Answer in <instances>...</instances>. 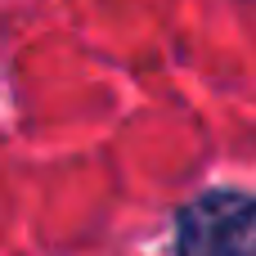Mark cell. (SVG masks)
Here are the masks:
<instances>
[{"label": "cell", "instance_id": "obj_1", "mask_svg": "<svg viewBox=\"0 0 256 256\" xmlns=\"http://www.w3.org/2000/svg\"><path fill=\"white\" fill-rule=\"evenodd\" d=\"M180 256H256V198L202 194L180 212Z\"/></svg>", "mask_w": 256, "mask_h": 256}]
</instances>
